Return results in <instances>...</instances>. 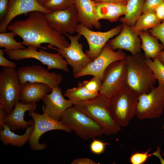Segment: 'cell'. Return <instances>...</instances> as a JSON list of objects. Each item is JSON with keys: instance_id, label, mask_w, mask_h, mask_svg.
<instances>
[{"instance_id": "cell-3", "label": "cell", "mask_w": 164, "mask_h": 164, "mask_svg": "<svg viewBox=\"0 0 164 164\" xmlns=\"http://www.w3.org/2000/svg\"><path fill=\"white\" fill-rule=\"evenodd\" d=\"M109 98L99 93L86 101L72 102L73 105L97 123L104 134L110 136L117 134L121 128L114 121L109 107Z\"/></svg>"}, {"instance_id": "cell-37", "label": "cell", "mask_w": 164, "mask_h": 164, "mask_svg": "<svg viewBox=\"0 0 164 164\" xmlns=\"http://www.w3.org/2000/svg\"><path fill=\"white\" fill-rule=\"evenodd\" d=\"M10 0H0V20H2L6 15Z\"/></svg>"}, {"instance_id": "cell-18", "label": "cell", "mask_w": 164, "mask_h": 164, "mask_svg": "<svg viewBox=\"0 0 164 164\" xmlns=\"http://www.w3.org/2000/svg\"><path fill=\"white\" fill-rule=\"evenodd\" d=\"M35 11L44 13L51 12L39 5L35 0H10L7 14L0 21V32H6L9 23L16 16Z\"/></svg>"}, {"instance_id": "cell-41", "label": "cell", "mask_w": 164, "mask_h": 164, "mask_svg": "<svg viewBox=\"0 0 164 164\" xmlns=\"http://www.w3.org/2000/svg\"><path fill=\"white\" fill-rule=\"evenodd\" d=\"M161 148L159 146L158 147L156 151L153 153V155L158 158L161 164H164V160L161 155Z\"/></svg>"}, {"instance_id": "cell-15", "label": "cell", "mask_w": 164, "mask_h": 164, "mask_svg": "<svg viewBox=\"0 0 164 164\" xmlns=\"http://www.w3.org/2000/svg\"><path fill=\"white\" fill-rule=\"evenodd\" d=\"M17 73L20 84L28 81L45 84L52 88L59 87L63 79L61 74L50 72L36 65L20 67L17 70Z\"/></svg>"}, {"instance_id": "cell-5", "label": "cell", "mask_w": 164, "mask_h": 164, "mask_svg": "<svg viewBox=\"0 0 164 164\" xmlns=\"http://www.w3.org/2000/svg\"><path fill=\"white\" fill-rule=\"evenodd\" d=\"M60 121L85 141L104 134L100 126L73 105L64 112Z\"/></svg>"}, {"instance_id": "cell-34", "label": "cell", "mask_w": 164, "mask_h": 164, "mask_svg": "<svg viewBox=\"0 0 164 164\" xmlns=\"http://www.w3.org/2000/svg\"><path fill=\"white\" fill-rule=\"evenodd\" d=\"M108 144V143L94 138L90 144V149L93 153L97 155L100 154L104 152L106 145Z\"/></svg>"}, {"instance_id": "cell-12", "label": "cell", "mask_w": 164, "mask_h": 164, "mask_svg": "<svg viewBox=\"0 0 164 164\" xmlns=\"http://www.w3.org/2000/svg\"><path fill=\"white\" fill-rule=\"evenodd\" d=\"M44 19L54 30L62 34H73L79 22L78 13L75 5L64 9L44 13Z\"/></svg>"}, {"instance_id": "cell-30", "label": "cell", "mask_w": 164, "mask_h": 164, "mask_svg": "<svg viewBox=\"0 0 164 164\" xmlns=\"http://www.w3.org/2000/svg\"><path fill=\"white\" fill-rule=\"evenodd\" d=\"M75 0H47L43 6L50 11L66 9L74 4Z\"/></svg>"}, {"instance_id": "cell-11", "label": "cell", "mask_w": 164, "mask_h": 164, "mask_svg": "<svg viewBox=\"0 0 164 164\" xmlns=\"http://www.w3.org/2000/svg\"><path fill=\"white\" fill-rule=\"evenodd\" d=\"M126 78L125 60L113 63L104 72L99 93L109 99L126 86Z\"/></svg>"}, {"instance_id": "cell-39", "label": "cell", "mask_w": 164, "mask_h": 164, "mask_svg": "<svg viewBox=\"0 0 164 164\" xmlns=\"http://www.w3.org/2000/svg\"><path fill=\"white\" fill-rule=\"evenodd\" d=\"M156 14L162 22L164 21V1L155 10Z\"/></svg>"}, {"instance_id": "cell-33", "label": "cell", "mask_w": 164, "mask_h": 164, "mask_svg": "<svg viewBox=\"0 0 164 164\" xmlns=\"http://www.w3.org/2000/svg\"><path fill=\"white\" fill-rule=\"evenodd\" d=\"M149 32L151 35L160 40L162 45L163 50H164V21L150 29Z\"/></svg>"}, {"instance_id": "cell-36", "label": "cell", "mask_w": 164, "mask_h": 164, "mask_svg": "<svg viewBox=\"0 0 164 164\" xmlns=\"http://www.w3.org/2000/svg\"><path fill=\"white\" fill-rule=\"evenodd\" d=\"M4 50H0V66L3 67H10L15 68L16 64L5 58L4 56Z\"/></svg>"}, {"instance_id": "cell-7", "label": "cell", "mask_w": 164, "mask_h": 164, "mask_svg": "<svg viewBox=\"0 0 164 164\" xmlns=\"http://www.w3.org/2000/svg\"><path fill=\"white\" fill-rule=\"evenodd\" d=\"M37 47L28 46L24 49L5 51L9 59L16 61L28 58H34L39 61L43 65L47 66V69H57L66 72L69 71L68 65L66 60L59 53H52L43 49L39 51Z\"/></svg>"}, {"instance_id": "cell-42", "label": "cell", "mask_w": 164, "mask_h": 164, "mask_svg": "<svg viewBox=\"0 0 164 164\" xmlns=\"http://www.w3.org/2000/svg\"><path fill=\"white\" fill-rule=\"evenodd\" d=\"M157 58L164 65V50L161 51L159 53Z\"/></svg>"}, {"instance_id": "cell-20", "label": "cell", "mask_w": 164, "mask_h": 164, "mask_svg": "<svg viewBox=\"0 0 164 164\" xmlns=\"http://www.w3.org/2000/svg\"><path fill=\"white\" fill-rule=\"evenodd\" d=\"M79 23L89 29H100L101 24L96 14V2L92 0H75Z\"/></svg>"}, {"instance_id": "cell-27", "label": "cell", "mask_w": 164, "mask_h": 164, "mask_svg": "<svg viewBox=\"0 0 164 164\" xmlns=\"http://www.w3.org/2000/svg\"><path fill=\"white\" fill-rule=\"evenodd\" d=\"M77 85V87L67 89L63 94L64 96L67 97L72 103L87 101L97 96L89 91L84 86L83 83L79 82Z\"/></svg>"}, {"instance_id": "cell-29", "label": "cell", "mask_w": 164, "mask_h": 164, "mask_svg": "<svg viewBox=\"0 0 164 164\" xmlns=\"http://www.w3.org/2000/svg\"><path fill=\"white\" fill-rule=\"evenodd\" d=\"M145 61L158 83L164 84V65L157 58L153 60L151 58H145Z\"/></svg>"}, {"instance_id": "cell-28", "label": "cell", "mask_w": 164, "mask_h": 164, "mask_svg": "<svg viewBox=\"0 0 164 164\" xmlns=\"http://www.w3.org/2000/svg\"><path fill=\"white\" fill-rule=\"evenodd\" d=\"M16 35L17 34L12 31L0 33V47L5 48L4 52L25 48L22 42H18L14 39Z\"/></svg>"}, {"instance_id": "cell-26", "label": "cell", "mask_w": 164, "mask_h": 164, "mask_svg": "<svg viewBox=\"0 0 164 164\" xmlns=\"http://www.w3.org/2000/svg\"><path fill=\"white\" fill-rule=\"evenodd\" d=\"M161 22L157 16L155 11L144 12L131 28L133 31L138 33L139 32L154 28Z\"/></svg>"}, {"instance_id": "cell-25", "label": "cell", "mask_w": 164, "mask_h": 164, "mask_svg": "<svg viewBox=\"0 0 164 164\" xmlns=\"http://www.w3.org/2000/svg\"><path fill=\"white\" fill-rule=\"evenodd\" d=\"M145 0H128L126 5L124 16L120 19L121 21L133 27L142 13Z\"/></svg>"}, {"instance_id": "cell-40", "label": "cell", "mask_w": 164, "mask_h": 164, "mask_svg": "<svg viewBox=\"0 0 164 164\" xmlns=\"http://www.w3.org/2000/svg\"><path fill=\"white\" fill-rule=\"evenodd\" d=\"M96 2H110L126 5L128 0H92Z\"/></svg>"}, {"instance_id": "cell-44", "label": "cell", "mask_w": 164, "mask_h": 164, "mask_svg": "<svg viewBox=\"0 0 164 164\" xmlns=\"http://www.w3.org/2000/svg\"><path fill=\"white\" fill-rule=\"evenodd\" d=\"M162 128L164 130V125L162 126ZM162 156H164V150L162 153Z\"/></svg>"}, {"instance_id": "cell-19", "label": "cell", "mask_w": 164, "mask_h": 164, "mask_svg": "<svg viewBox=\"0 0 164 164\" xmlns=\"http://www.w3.org/2000/svg\"><path fill=\"white\" fill-rule=\"evenodd\" d=\"M122 26L119 34L109 40L107 43L114 50H124L133 55L140 53L142 49L141 41L138 33L124 23H122Z\"/></svg>"}, {"instance_id": "cell-16", "label": "cell", "mask_w": 164, "mask_h": 164, "mask_svg": "<svg viewBox=\"0 0 164 164\" xmlns=\"http://www.w3.org/2000/svg\"><path fill=\"white\" fill-rule=\"evenodd\" d=\"M36 107V103L23 104L19 101L16 103L12 111L9 114H6L0 109V127L5 125L12 131L17 129H26L34 122L33 119L25 121V113L27 111H35Z\"/></svg>"}, {"instance_id": "cell-10", "label": "cell", "mask_w": 164, "mask_h": 164, "mask_svg": "<svg viewBox=\"0 0 164 164\" xmlns=\"http://www.w3.org/2000/svg\"><path fill=\"white\" fill-rule=\"evenodd\" d=\"M70 40L67 47L58 48L49 45L48 47L56 51L65 58L68 65L72 68L73 76L78 74L92 61L83 51V45L79 43L82 35L78 33L73 36L67 33L64 34Z\"/></svg>"}, {"instance_id": "cell-31", "label": "cell", "mask_w": 164, "mask_h": 164, "mask_svg": "<svg viewBox=\"0 0 164 164\" xmlns=\"http://www.w3.org/2000/svg\"><path fill=\"white\" fill-rule=\"evenodd\" d=\"M103 79L97 77H94L89 80L83 81L85 87L90 92L96 95L99 94Z\"/></svg>"}, {"instance_id": "cell-17", "label": "cell", "mask_w": 164, "mask_h": 164, "mask_svg": "<svg viewBox=\"0 0 164 164\" xmlns=\"http://www.w3.org/2000/svg\"><path fill=\"white\" fill-rule=\"evenodd\" d=\"M42 100L43 102L42 107L43 113L59 121L64 112L73 106L70 101L64 98L59 87L52 88L50 93L45 95Z\"/></svg>"}, {"instance_id": "cell-14", "label": "cell", "mask_w": 164, "mask_h": 164, "mask_svg": "<svg viewBox=\"0 0 164 164\" xmlns=\"http://www.w3.org/2000/svg\"><path fill=\"white\" fill-rule=\"evenodd\" d=\"M126 56L122 50L115 51L107 43L100 54L81 72L74 77L75 78H78L89 75L103 79L104 73L107 67L114 62L125 60Z\"/></svg>"}, {"instance_id": "cell-2", "label": "cell", "mask_w": 164, "mask_h": 164, "mask_svg": "<svg viewBox=\"0 0 164 164\" xmlns=\"http://www.w3.org/2000/svg\"><path fill=\"white\" fill-rule=\"evenodd\" d=\"M126 85L138 96L149 93L156 82L153 72L147 66L144 55L140 53L126 55Z\"/></svg>"}, {"instance_id": "cell-43", "label": "cell", "mask_w": 164, "mask_h": 164, "mask_svg": "<svg viewBox=\"0 0 164 164\" xmlns=\"http://www.w3.org/2000/svg\"><path fill=\"white\" fill-rule=\"evenodd\" d=\"M36 2L40 5L43 6L44 4L47 0H35Z\"/></svg>"}, {"instance_id": "cell-38", "label": "cell", "mask_w": 164, "mask_h": 164, "mask_svg": "<svg viewBox=\"0 0 164 164\" xmlns=\"http://www.w3.org/2000/svg\"><path fill=\"white\" fill-rule=\"evenodd\" d=\"M71 164H97L94 160L87 158H78L73 160Z\"/></svg>"}, {"instance_id": "cell-22", "label": "cell", "mask_w": 164, "mask_h": 164, "mask_svg": "<svg viewBox=\"0 0 164 164\" xmlns=\"http://www.w3.org/2000/svg\"><path fill=\"white\" fill-rule=\"evenodd\" d=\"M126 5L110 2H96V14L99 20L105 19L116 22L125 15Z\"/></svg>"}, {"instance_id": "cell-13", "label": "cell", "mask_w": 164, "mask_h": 164, "mask_svg": "<svg viewBox=\"0 0 164 164\" xmlns=\"http://www.w3.org/2000/svg\"><path fill=\"white\" fill-rule=\"evenodd\" d=\"M122 28L121 24L107 32L94 31L79 23L77 26L76 32L80 34L86 39L89 48L85 53L93 60L100 54L109 39L120 33Z\"/></svg>"}, {"instance_id": "cell-32", "label": "cell", "mask_w": 164, "mask_h": 164, "mask_svg": "<svg viewBox=\"0 0 164 164\" xmlns=\"http://www.w3.org/2000/svg\"><path fill=\"white\" fill-rule=\"evenodd\" d=\"M150 149L145 152H136L131 155L130 161L132 164H142L145 163L148 158L153 155V153L149 154Z\"/></svg>"}, {"instance_id": "cell-9", "label": "cell", "mask_w": 164, "mask_h": 164, "mask_svg": "<svg viewBox=\"0 0 164 164\" xmlns=\"http://www.w3.org/2000/svg\"><path fill=\"white\" fill-rule=\"evenodd\" d=\"M29 114L34 122V128L28 141L29 145L32 150H41L47 147V144H41L39 142L41 135L46 132L60 130L70 133L72 131L60 121L52 118L44 113L39 114L34 111H29Z\"/></svg>"}, {"instance_id": "cell-24", "label": "cell", "mask_w": 164, "mask_h": 164, "mask_svg": "<svg viewBox=\"0 0 164 164\" xmlns=\"http://www.w3.org/2000/svg\"><path fill=\"white\" fill-rule=\"evenodd\" d=\"M138 34L141 40V47L144 52L145 58L153 60L156 58L163 50L162 44L156 37L145 31L139 32Z\"/></svg>"}, {"instance_id": "cell-8", "label": "cell", "mask_w": 164, "mask_h": 164, "mask_svg": "<svg viewBox=\"0 0 164 164\" xmlns=\"http://www.w3.org/2000/svg\"><path fill=\"white\" fill-rule=\"evenodd\" d=\"M164 109V84L159 83L148 93L138 96L135 115L138 119L159 118Z\"/></svg>"}, {"instance_id": "cell-35", "label": "cell", "mask_w": 164, "mask_h": 164, "mask_svg": "<svg viewBox=\"0 0 164 164\" xmlns=\"http://www.w3.org/2000/svg\"><path fill=\"white\" fill-rule=\"evenodd\" d=\"M164 0H145L142 10V12L155 11L156 8Z\"/></svg>"}, {"instance_id": "cell-23", "label": "cell", "mask_w": 164, "mask_h": 164, "mask_svg": "<svg viewBox=\"0 0 164 164\" xmlns=\"http://www.w3.org/2000/svg\"><path fill=\"white\" fill-rule=\"evenodd\" d=\"M0 127V139L3 145L11 144L20 148L29 141L34 128V122L26 128L24 134L21 135L13 132L6 125Z\"/></svg>"}, {"instance_id": "cell-21", "label": "cell", "mask_w": 164, "mask_h": 164, "mask_svg": "<svg viewBox=\"0 0 164 164\" xmlns=\"http://www.w3.org/2000/svg\"><path fill=\"white\" fill-rule=\"evenodd\" d=\"M52 90V88L45 84L26 82L20 85V102L23 104L36 103L42 100L44 96Z\"/></svg>"}, {"instance_id": "cell-4", "label": "cell", "mask_w": 164, "mask_h": 164, "mask_svg": "<svg viewBox=\"0 0 164 164\" xmlns=\"http://www.w3.org/2000/svg\"><path fill=\"white\" fill-rule=\"evenodd\" d=\"M138 95L125 86L109 99L110 112L118 126L126 127L135 115Z\"/></svg>"}, {"instance_id": "cell-6", "label": "cell", "mask_w": 164, "mask_h": 164, "mask_svg": "<svg viewBox=\"0 0 164 164\" xmlns=\"http://www.w3.org/2000/svg\"><path fill=\"white\" fill-rule=\"evenodd\" d=\"M21 84L15 68L4 67L0 73V109L10 113L20 101Z\"/></svg>"}, {"instance_id": "cell-1", "label": "cell", "mask_w": 164, "mask_h": 164, "mask_svg": "<svg viewBox=\"0 0 164 164\" xmlns=\"http://www.w3.org/2000/svg\"><path fill=\"white\" fill-rule=\"evenodd\" d=\"M44 13L35 11L29 13L25 19L16 21L9 25L7 29L15 32L22 39L24 46L45 50L42 43H48L58 48H66L70 44L65 36L53 30L48 25Z\"/></svg>"}]
</instances>
